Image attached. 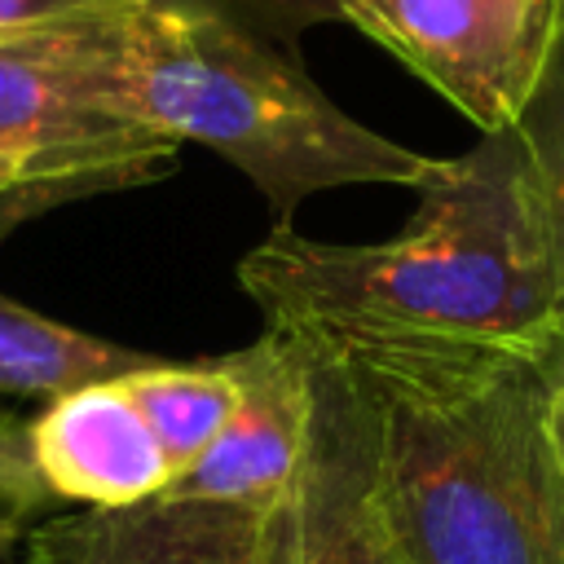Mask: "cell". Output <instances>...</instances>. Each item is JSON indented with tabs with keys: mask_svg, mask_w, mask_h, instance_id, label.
I'll return each instance as SVG.
<instances>
[{
	"mask_svg": "<svg viewBox=\"0 0 564 564\" xmlns=\"http://www.w3.org/2000/svg\"><path fill=\"white\" fill-rule=\"evenodd\" d=\"M264 322L361 388L410 564H564V476L546 441L564 344L463 339L357 313Z\"/></svg>",
	"mask_w": 564,
	"mask_h": 564,
	"instance_id": "obj_1",
	"label": "cell"
},
{
	"mask_svg": "<svg viewBox=\"0 0 564 564\" xmlns=\"http://www.w3.org/2000/svg\"><path fill=\"white\" fill-rule=\"evenodd\" d=\"M414 194V216L388 242L273 229L238 260L242 291L264 317L357 313L463 339L564 344L551 229L516 132L436 159Z\"/></svg>",
	"mask_w": 564,
	"mask_h": 564,
	"instance_id": "obj_2",
	"label": "cell"
},
{
	"mask_svg": "<svg viewBox=\"0 0 564 564\" xmlns=\"http://www.w3.org/2000/svg\"><path fill=\"white\" fill-rule=\"evenodd\" d=\"M335 0H128L115 18L123 101L137 123L234 163L291 229L308 194L419 185L436 159L339 110L300 57Z\"/></svg>",
	"mask_w": 564,
	"mask_h": 564,
	"instance_id": "obj_3",
	"label": "cell"
},
{
	"mask_svg": "<svg viewBox=\"0 0 564 564\" xmlns=\"http://www.w3.org/2000/svg\"><path fill=\"white\" fill-rule=\"evenodd\" d=\"M119 9L0 35V154L70 198L150 185L176 167L181 141L137 123L123 101Z\"/></svg>",
	"mask_w": 564,
	"mask_h": 564,
	"instance_id": "obj_4",
	"label": "cell"
},
{
	"mask_svg": "<svg viewBox=\"0 0 564 564\" xmlns=\"http://www.w3.org/2000/svg\"><path fill=\"white\" fill-rule=\"evenodd\" d=\"M308 392L304 458L291 485L260 511V564H410L383 494L361 388L308 348Z\"/></svg>",
	"mask_w": 564,
	"mask_h": 564,
	"instance_id": "obj_5",
	"label": "cell"
},
{
	"mask_svg": "<svg viewBox=\"0 0 564 564\" xmlns=\"http://www.w3.org/2000/svg\"><path fill=\"white\" fill-rule=\"evenodd\" d=\"M335 9L458 106L480 137L520 119L560 22V0H335Z\"/></svg>",
	"mask_w": 564,
	"mask_h": 564,
	"instance_id": "obj_6",
	"label": "cell"
},
{
	"mask_svg": "<svg viewBox=\"0 0 564 564\" xmlns=\"http://www.w3.org/2000/svg\"><path fill=\"white\" fill-rule=\"evenodd\" d=\"M238 379V405L212 445L159 494L172 502H242L269 507L295 476L308 441V348L282 330L264 335L238 352H225Z\"/></svg>",
	"mask_w": 564,
	"mask_h": 564,
	"instance_id": "obj_7",
	"label": "cell"
},
{
	"mask_svg": "<svg viewBox=\"0 0 564 564\" xmlns=\"http://www.w3.org/2000/svg\"><path fill=\"white\" fill-rule=\"evenodd\" d=\"M31 458L53 498L84 507H137L176 476L123 375L48 397L31 419Z\"/></svg>",
	"mask_w": 564,
	"mask_h": 564,
	"instance_id": "obj_8",
	"label": "cell"
},
{
	"mask_svg": "<svg viewBox=\"0 0 564 564\" xmlns=\"http://www.w3.org/2000/svg\"><path fill=\"white\" fill-rule=\"evenodd\" d=\"M150 361H159V357L110 344V339L75 330V326H62V322L0 295V392L62 397L84 383L145 370Z\"/></svg>",
	"mask_w": 564,
	"mask_h": 564,
	"instance_id": "obj_9",
	"label": "cell"
},
{
	"mask_svg": "<svg viewBox=\"0 0 564 564\" xmlns=\"http://www.w3.org/2000/svg\"><path fill=\"white\" fill-rule=\"evenodd\" d=\"M137 410L145 414L154 441L163 445L172 471L181 476L225 427L238 405V379L225 357L212 361H150L123 375ZM172 476V480H176Z\"/></svg>",
	"mask_w": 564,
	"mask_h": 564,
	"instance_id": "obj_10",
	"label": "cell"
},
{
	"mask_svg": "<svg viewBox=\"0 0 564 564\" xmlns=\"http://www.w3.org/2000/svg\"><path fill=\"white\" fill-rule=\"evenodd\" d=\"M511 132L524 150V163L533 172L542 216L551 229V251H555V273H560V322H564V0H560V22H555L546 66L520 119L511 123Z\"/></svg>",
	"mask_w": 564,
	"mask_h": 564,
	"instance_id": "obj_11",
	"label": "cell"
},
{
	"mask_svg": "<svg viewBox=\"0 0 564 564\" xmlns=\"http://www.w3.org/2000/svg\"><path fill=\"white\" fill-rule=\"evenodd\" d=\"M22 546L26 564H163L150 502L88 507L40 520Z\"/></svg>",
	"mask_w": 564,
	"mask_h": 564,
	"instance_id": "obj_12",
	"label": "cell"
},
{
	"mask_svg": "<svg viewBox=\"0 0 564 564\" xmlns=\"http://www.w3.org/2000/svg\"><path fill=\"white\" fill-rule=\"evenodd\" d=\"M260 511L242 502L150 498L163 564H260Z\"/></svg>",
	"mask_w": 564,
	"mask_h": 564,
	"instance_id": "obj_13",
	"label": "cell"
},
{
	"mask_svg": "<svg viewBox=\"0 0 564 564\" xmlns=\"http://www.w3.org/2000/svg\"><path fill=\"white\" fill-rule=\"evenodd\" d=\"M53 502L31 458V423L0 410V555H13Z\"/></svg>",
	"mask_w": 564,
	"mask_h": 564,
	"instance_id": "obj_14",
	"label": "cell"
},
{
	"mask_svg": "<svg viewBox=\"0 0 564 564\" xmlns=\"http://www.w3.org/2000/svg\"><path fill=\"white\" fill-rule=\"evenodd\" d=\"M57 203H70V194H66L62 185L35 181L26 167H18L13 159L0 154V238H4L18 220H26V216H35V212H48V207H57Z\"/></svg>",
	"mask_w": 564,
	"mask_h": 564,
	"instance_id": "obj_15",
	"label": "cell"
},
{
	"mask_svg": "<svg viewBox=\"0 0 564 564\" xmlns=\"http://www.w3.org/2000/svg\"><path fill=\"white\" fill-rule=\"evenodd\" d=\"M128 0H0V35L57 26V22H84L97 13H110Z\"/></svg>",
	"mask_w": 564,
	"mask_h": 564,
	"instance_id": "obj_16",
	"label": "cell"
},
{
	"mask_svg": "<svg viewBox=\"0 0 564 564\" xmlns=\"http://www.w3.org/2000/svg\"><path fill=\"white\" fill-rule=\"evenodd\" d=\"M546 441H551V454H555L560 476H564V370L555 375L551 397H546Z\"/></svg>",
	"mask_w": 564,
	"mask_h": 564,
	"instance_id": "obj_17",
	"label": "cell"
}]
</instances>
